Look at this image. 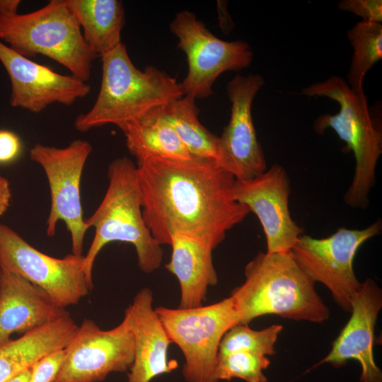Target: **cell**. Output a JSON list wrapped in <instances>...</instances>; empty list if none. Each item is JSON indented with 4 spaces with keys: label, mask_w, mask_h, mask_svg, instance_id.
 <instances>
[{
    "label": "cell",
    "mask_w": 382,
    "mask_h": 382,
    "mask_svg": "<svg viewBox=\"0 0 382 382\" xmlns=\"http://www.w3.org/2000/svg\"><path fill=\"white\" fill-rule=\"evenodd\" d=\"M30 369H28L15 377L9 379L8 381L6 382H28V380L30 377Z\"/></svg>",
    "instance_id": "obj_32"
},
{
    "label": "cell",
    "mask_w": 382,
    "mask_h": 382,
    "mask_svg": "<svg viewBox=\"0 0 382 382\" xmlns=\"http://www.w3.org/2000/svg\"><path fill=\"white\" fill-rule=\"evenodd\" d=\"M154 294L149 287L141 289L125 311L124 320L134 340V357L127 382H150L178 366L168 359L171 342L153 306Z\"/></svg>",
    "instance_id": "obj_17"
},
{
    "label": "cell",
    "mask_w": 382,
    "mask_h": 382,
    "mask_svg": "<svg viewBox=\"0 0 382 382\" xmlns=\"http://www.w3.org/2000/svg\"><path fill=\"white\" fill-rule=\"evenodd\" d=\"M134 357L133 334L124 319L105 330L85 319L64 348L54 382H100L111 373L127 371Z\"/></svg>",
    "instance_id": "obj_12"
},
{
    "label": "cell",
    "mask_w": 382,
    "mask_h": 382,
    "mask_svg": "<svg viewBox=\"0 0 382 382\" xmlns=\"http://www.w3.org/2000/svg\"><path fill=\"white\" fill-rule=\"evenodd\" d=\"M170 30L187 57L188 71L181 82L183 93L195 100L212 95L213 85L222 73L240 71L253 61V52L248 42L219 39L191 11L177 13Z\"/></svg>",
    "instance_id": "obj_9"
},
{
    "label": "cell",
    "mask_w": 382,
    "mask_h": 382,
    "mask_svg": "<svg viewBox=\"0 0 382 382\" xmlns=\"http://www.w3.org/2000/svg\"><path fill=\"white\" fill-rule=\"evenodd\" d=\"M299 94L326 97L339 105L337 113L318 116L313 129L318 134H323L328 128L333 129L346 144L343 151L353 153L354 177L344 202L352 208H367L369 193L376 182V164L382 154V132L370 114L364 92H356L343 79L332 76L303 88Z\"/></svg>",
    "instance_id": "obj_5"
},
{
    "label": "cell",
    "mask_w": 382,
    "mask_h": 382,
    "mask_svg": "<svg viewBox=\"0 0 382 382\" xmlns=\"http://www.w3.org/2000/svg\"><path fill=\"white\" fill-rule=\"evenodd\" d=\"M137 168L143 217L161 245L181 232L215 249L250 212L233 199L236 178L216 161L149 157Z\"/></svg>",
    "instance_id": "obj_1"
},
{
    "label": "cell",
    "mask_w": 382,
    "mask_h": 382,
    "mask_svg": "<svg viewBox=\"0 0 382 382\" xmlns=\"http://www.w3.org/2000/svg\"><path fill=\"white\" fill-rule=\"evenodd\" d=\"M90 50L97 57L122 43L125 9L119 0H65Z\"/></svg>",
    "instance_id": "obj_22"
},
{
    "label": "cell",
    "mask_w": 382,
    "mask_h": 382,
    "mask_svg": "<svg viewBox=\"0 0 382 382\" xmlns=\"http://www.w3.org/2000/svg\"><path fill=\"white\" fill-rule=\"evenodd\" d=\"M347 35L353 48L347 83L353 91L364 92L365 75L382 59V25L360 21L347 31Z\"/></svg>",
    "instance_id": "obj_24"
},
{
    "label": "cell",
    "mask_w": 382,
    "mask_h": 382,
    "mask_svg": "<svg viewBox=\"0 0 382 382\" xmlns=\"http://www.w3.org/2000/svg\"><path fill=\"white\" fill-rule=\"evenodd\" d=\"M171 343L181 350L186 382H219L216 366L221 340L238 324L231 296L215 303L188 308H155Z\"/></svg>",
    "instance_id": "obj_7"
},
{
    "label": "cell",
    "mask_w": 382,
    "mask_h": 382,
    "mask_svg": "<svg viewBox=\"0 0 382 382\" xmlns=\"http://www.w3.org/2000/svg\"><path fill=\"white\" fill-rule=\"evenodd\" d=\"M0 41L28 58L47 57L85 82L98 58L85 42L65 0H51L30 13L0 16Z\"/></svg>",
    "instance_id": "obj_6"
},
{
    "label": "cell",
    "mask_w": 382,
    "mask_h": 382,
    "mask_svg": "<svg viewBox=\"0 0 382 382\" xmlns=\"http://www.w3.org/2000/svg\"><path fill=\"white\" fill-rule=\"evenodd\" d=\"M195 100L192 97L183 96L165 106L164 112L192 157L214 161L222 166L220 139L199 122Z\"/></svg>",
    "instance_id": "obj_23"
},
{
    "label": "cell",
    "mask_w": 382,
    "mask_h": 382,
    "mask_svg": "<svg viewBox=\"0 0 382 382\" xmlns=\"http://www.w3.org/2000/svg\"><path fill=\"white\" fill-rule=\"evenodd\" d=\"M282 329L281 325H272L255 330L248 325L236 324L222 337L219 355L234 352H247L267 357L273 355L275 354L274 345Z\"/></svg>",
    "instance_id": "obj_25"
},
{
    "label": "cell",
    "mask_w": 382,
    "mask_h": 382,
    "mask_svg": "<svg viewBox=\"0 0 382 382\" xmlns=\"http://www.w3.org/2000/svg\"><path fill=\"white\" fill-rule=\"evenodd\" d=\"M83 257L72 253L62 258L50 256L0 224V270L38 286L63 308L78 303L93 287L84 272Z\"/></svg>",
    "instance_id": "obj_11"
},
{
    "label": "cell",
    "mask_w": 382,
    "mask_h": 382,
    "mask_svg": "<svg viewBox=\"0 0 382 382\" xmlns=\"http://www.w3.org/2000/svg\"><path fill=\"white\" fill-rule=\"evenodd\" d=\"M20 0H0V16L17 13Z\"/></svg>",
    "instance_id": "obj_31"
},
{
    "label": "cell",
    "mask_w": 382,
    "mask_h": 382,
    "mask_svg": "<svg viewBox=\"0 0 382 382\" xmlns=\"http://www.w3.org/2000/svg\"><path fill=\"white\" fill-rule=\"evenodd\" d=\"M290 180L284 168L273 164L249 180H235L233 199L253 212L262 225L267 253L291 250L302 228L291 216L289 199Z\"/></svg>",
    "instance_id": "obj_13"
},
{
    "label": "cell",
    "mask_w": 382,
    "mask_h": 382,
    "mask_svg": "<svg viewBox=\"0 0 382 382\" xmlns=\"http://www.w3.org/2000/svg\"><path fill=\"white\" fill-rule=\"evenodd\" d=\"M100 59V90L92 108L76 118L78 131L110 124L120 127L184 96L176 78L154 66L137 69L122 42Z\"/></svg>",
    "instance_id": "obj_3"
},
{
    "label": "cell",
    "mask_w": 382,
    "mask_h": 382,
    "mask_svg": "<svg viewBox=\"0 0 382 382\" xmlns=\"http://www.w3.org/2000/svg\"><path fill=\"white\" fill-rule=\"evenodd\" d=\"M270 364L267 356L247 352H234L219 355L216 366V378L229 381L239 378L245 382H267L264 370Z\"/></svg>",
    "instance_id": "obj_26"
},
{
    "label": "cell",
    "mask_w": 382,
    "mask_h": 382,
    "mask_svg": "<svg viewBox=\"0 0 382 382\" xmlns=\"http://www.w3.org/2000/svg\"><path fill=\"white\" fill-rule=\"evenodd\" d=\"M108 178L103 199L93 214L85 219L87 228L95 229L83 257L84 272L91 284L96 257L110 243L132 244L139 268L146 274L158 270L163 257L161 245L153 237L143 217L137 166L127 157L116 158L108 166Z\"/></svg>",
    "instance_id": "obj_4"
},
{
    "label": "cell",
    "mask_w": 382,
    "mask_h": 382,
    "mask_svg": "<svg viewBox=\"0 0 382 382\" xmlns=\"http://www.w3.org/2000/svg\"><path fill=\"white\" fill-rule=\"evenodd\" d=\"M172 253L166 270L175 276L180 288L179 307L188 308L203 305L208 288L218 283L212 251L204 240L178 232L171 237Z\"/></svg>",
    "instance_id": "obj_19"
},
{
    "label": "cell",
    "mask_w": 382,
    "mask_h": 382,
    "mask_svg": "<svg viewBox=\"0 0 382 382\" xmlns=\"http://www.w3.org/2000/svg\"><path fill=\"white\" fill-rule=\"evenodd\" d=\"M381 308V289L374 279H366L352 299L349 320L328 354L316 365L330 363L340 367L354 359L361 366L360 382H382V372L374 355V330Z\"/></svg>",
    "instance_id": "obj_16"
},
{
    "label": "cell",
    "mask_w": 382,
    "mask_h": 382,
    "mask_svg": "<svg viewBox=\"0 0 382 382\" xmlns=\"http://www.w3.org/2000/svg\"><path fill=\"white\" fill-rule=\"evenodd\" d=\"M79 325L69 313L0 344V382L28 370L44 357L64 349Z\"/></svg>",
    "instance_id": "obj_20"
},
{
    "label": "cell",
    "mask_w": 382,
    "mask_h": 382,
    "mask_svg": "<svg viewBox=\"0 0 382 382\" xmlns=\"http://www.w3.org/2000/svg\"><path fill=\"white\" fill-rule=\"evenodd\" d=\"M11 198L9 182L6 178L0 175V216L8 209Z\"/></svg>",
    "instance_id": "obj_30"
},
{
    "label": "cell",
    "mask_w": 382,
    "mask_h": 382,
    "mask_svg": "<svg viewBox=\"0 0 382 382\" xmlns=\"http://www.w3.org/2000/svg\"><path fill=\"white\" fill-rule=\"evenodd\" d=\"M265 81L258 74L236 75L226 86L231 116L220 139L222 166L236 180H249L265 172L266 160L257 140L251 108Z\"/></svg>",
    "instance_id": "obj_14"
},
{
    "label": "cell",
    "mask_w": 382,
    "mask_h": 382,
    "mask_svg": "<svg viewBox=\"0 0 382 382\" xmlns=\"http://www.w3.org/2000/svg\"><path fill=\"white\" fill-rule=\"evenodd\" d=\"M245 281L231 291L238 324L276 315L297 321L322 323L330 311L291 251L259 252L245 266Z\"/></svg>",
    "instance_id": "obj_2"
},
{
    "label": "cell",
    "mask_w": 382,
    "mask_h": 382,
    "mask_svg": "<svg viewBox=\"0 0 382 382\" xmlns=\"http://www.w3.org/2000/svg\"><path fill=\"white\" fill-rule=\"evenodd\" d=\"M64 357V349L42 358L30 369L28 382H54L62 364Z\"/></svg>",
    "instance_id": "obj_27"
},
{
    "label": "cell",
    "mask_w": 382,
    "mask_h": 382,
    "mask_svg": "<svg viewBox=\"0 0 382 382\" xmlns=\"http://www.w3.org/2000/svg\"><path fill=\"white\" fill-rule=\"evenodd\" d=\"M0 62L11 81L10 104L14 108L38 113L54 103L71 105L91 91L88 82L35 62L1 41Z\"/></svg>",
    "instance_id": "obj_15"
},
{
    "label": "cell",
    "mask_w": 382,
    "mask_h": 382,
    "mask_svg": "<svg viewBox=\"0 0 382 382\" xmlns=\"http://www.w3.org/2000/svg\"><path fill=\"white\" fill-rule=\"evenodd\" d=\"M129 153L137 161L149 157L186 160L193 158L187 151L167 117L164 107L119 127Z\"/></svg>",
    "instance_id": "obj_21"
},
{
    "label": "cell",
    "mask_w": 382,
    "mask_h": 382,
    "mask_svg": "<svg viewBox=\"0 0 382 382\" xmlns=\"http://www.w3.org/2000/svg\"><path fill=\"white\" fill-rule=\"evenodd\" d=\"M337 7L361 17L362 21L378 23L382 21L381 0H342Z\"/></svg>",
    "instance_id": "obj_28"
},
{
    "label": "cell",
    "mask_w": 382,
    "mask_h": 382,
    "mask_svg": "<svg viewBox=\"0 0 382 382\" xmlns=\"http://www.w3.org/2000/svg\"><path fill=\"white\" fill-rule=\"evenodd\" d=\"M68 314L38 286L0 270V344Z\"/></svg>",
    "instance_id": "obj_18"
},
{
    "label": "cell",
    "mask_w": 382,
    "mask_h": 382,
    "mask_svg": "<svg viewBox=\"0 0 382 382\" xmlns=\"http://www.w3.org/2000/svg\"><path fill=\"white\" fill-rule=\"evenodd\" d=\"M91 151L92 146L88 141L76 139L64 148L36 144L29 152L30 160L43 169L50 190L47 235L54 236L58 221L64 222L71 236V253L78 256L83 255L84 237L88 230L83 218L80 185Z\"/></svg>",
    "instance_id": "obj_10"
},
{
    "label": "cell",
    "mask_w": 382,
    "mask_h": 382,
    "mask_svg": "<svg viewBox=\"0 0 382 382\" xmlns=\"http://www.w3.org/2000/svg\"><path fill=\"white\" fill-rule=\"evenodd\" d=\"M381 227L378 219L363 229L340 228L323 238L301 234L291 251L302 270L314 282L326 286L344 311L350 312L352 299L362 284L354 272V257Z\"/></svg>",
    "instance_id": "obj_8"
},
{
    "label": "cell",
    "mask_w": 382,
    "mask_h": 382,
    "mask_svg": "<svg viewBox=\"0 0 382 382\" xmlns=\"http://www.w3.org/2000/svg\"><path fill=\"white\" fill-rule=\"evenodd\" d=\"M22 151V144L18 136L7 129H0V165L15 161Z\"/></svg>",
    "instance_id": "obj_29"
}]
</instances>
